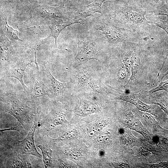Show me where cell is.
Masks as SVG:
<instances>
[{
  "label": "cell",
  "instance_id": "28",
  "mask_svg": "<svg viewBox=\"0 0 168 168\" xmlns=\"http://www.w3.org/2000/svg\"><path fill=\"white\" fill-rule=\"evenodd\" d=\"M80 152L79 150L77 151L75 149H71L66 151L65 153L71 159L76 160L81 156V153Z\"/></svg>",
  "mask_w": 168,
  "mask_h": 168
},
{
  "label": "cell",
  "instance_id": "6",
  "mask_svg": "<svg viewBox=\"0 0 168 168\" xmlns=\"http://www.w3.org/2000/svg\"><path fill=\"white\" fill-rule=\"evenodd\" d=\"M77 44L78 51L75 58L77 61L82 62L91 59L98 60L95 44L93 40L89 39L79 40Z\"/></svg>",
  "mask_w": 168,
  "mask_h": 168
},
{
  "label": "cell",
  "instance_id": "26",
  "mask_svg": "<svg viewBox=\"0 0 168 168\" xmlns=\"http://www.w3.org/2000/svg\"><path fill=\"white\" fill-rule=\"evenodd\" d=\"M162 90L168 92V79L164 82L161 81L160 84L156 87L146 91L148 93L152 94L156 91Z\"/></svg>",
  "mask_w": 168,
  "mask_h": 168
},
{
  "label": "cell",
  "instance_id": "9",
  "mask_svg": "<svg viewBox=\"0 0 168 168\" xmlns=\"http://www.w3.org/2000/svg\"><path fill=\"white\" fill-rule=\"evenodd\" d=\"M0 34V60L6 62L7 65L16 58V53L11 41L4 35Z\"/></svg>",
  "mask_w": 168,
  "mask_h": 168
},
{
  "label": "cell",
  "instance_id": "14",
  "mask_svg": "<svg viewBox=\"0 0 168 168\" xmlns=\"http://www.w3.org/2000/svg\"><path fill=\"white\" fill-rule=\"evenodd\" d=\"M79 99L78 107L73 110L74 113L79 116L84 117L97 112L101 109V106L87 99L79 98Z\"/></svg>",
  "mask_w": 168,
  "mask_h": 168
},
{
  "label": "cell",
  "instance_id": "24",
  "mask_svg": "<svg viewBox=\"0 0 168 168\" xmlns=\"http://www.w3.org/2000/svg\"><path fill=\"white\" fill-rule=\"evenodd\" d=\"M117 79L118 82L121 84H126L128 81L126 70L124 67H120L118 71Z\"/></svg>",
  "mask_w": 168,
  "mask_h": 168
},
{
  "label": "cell",
  "instance_id": "20",
  "mask_svg": "<svg viewBox=\"0 0 168 168\" xmlns=\"http://www.w3.org/2000/svg\"><path fill=\"white\" fill-rule=\"evenodd\" d=\"M154 16L155 17L153 18L154 19L152 21L153 22V24L156 26L158 27L163 29L166 32L168 36V21L167 20L163 21L158 17H157L156 16ZM168 57V49L166 50L165 53V57L163 61V63L159 72H158V74H160Z\"/></svg>",
  "mask_w": 168,
  "mask_h": 168
},
{
  "label": "cell",
  "instance_id": "22",
  "mask_svg": "<svg viewBox=\"0 0 168 168\" xmlns=\"http://www.w3.org/2000/svg\"><path fill=\"white\" fill-rule=\"evenodd\" d=\"M108 123L107 120L100 119L88 127L87 133L91 136L96 135Z\"/></svg>",
  "mask_w": 168,
  "mask_h": 168
},
{
  "label": "cell",
  "instance_id": "32",
  "mask_svg": "<svg viewBox=\"0 0 168 168\" xmlns=\"http://www.w3.org/2000/svg\"><path fill=\"white\" fill-rule=\"evenodd\" d=\"M58 166L60 168H71V166L66 164L63 161L60 160L58 163Z\"/></svg>",
  "mask_w": 168,
  "mask_h": 168
},
{
  "label": "cell",
  "instance_id": "30",
  "mask_svg": "<svg viewBox=\"0 0 168 168\" xmlns=\"http://www.w3.org/2000/svg\"><path fill=\"white\" fill-rule=\"evenodd\" d=\"M24 129L22 126L20 124L14 127H11L8 128H6L4 129H0V132H3L6 131L8 130H15L19 132H21L22 131V130Z\"/></svg>",
  "mask_w": 168,
  "mask_h": 168
},
{
  "label": "cell",
  "instance_id": "8",
  "mask_svg": "<svg viewBox=\"0 0 168 168\" xmlns=\"http://www.w3.org/2000/svg\"><path fill=\"white\" fill-rule=\"evenodd\" d=\"M38 124L35 119L32 127L26 137L20 141L22 144L23 153L41 158L42 155L37 151L35 144L34 135L36 128Z\"/></svg>",
  "mask_w": 168,
  "mask_h": 168
},
{
  "label": "cell",
  "instance_id": "3",
  "mask_svg": "<svg viewBox=\"0 0 168 168\" xmlns=\"http://www.w3.org/2000/svg\"><path fill=\"white\" fill-rule=\"evenodd\" d=\"M102 15L94 21L93 29L101 30L107 42L111 45L122 44L129 41L134 42L141 40L129 30L118 27L111 23L106 16Z\"/></svg>",
  "mask_w": 168,
  "mask_h": 168
},
{
  "label": "cell",
  "instance_id": "7",
  "mask_svg": "<svg viewBox=\"0 0 168 168\" xmlns=\"http://www.w3.org/2000/svg\"><path fill=\"white\" fill-rule=\"evenodd\" d=\"M32 73V82L30 89L27 94L31 98L34 99L51 94L48 88L44 83L39 74V70Z\"/></svg>",
  "mask_w": 168,
  "mask_h": 168
},
{
  "label": "cell",
  "instance_id": "4",
  "mask_svg": "<svg viewBox=\"0 0 168 168\" xmlns=\"http://www.w3.org/2000/svg\"><path fill=\"white\" fill-rule=\"evenodd\" d=\"M40 44L38 42L36 45L20 55L12 63L6 66L3 76L6 77H11L18 80L24 89V91L28 94L30 90L25 85L23 81L24 76L26 68L32 63H34L37 70H39L36 60L37 50Z\"/></svg>",
  "mask_w": 168,
  "mask_h": 168
},
{
  "label": "cell",
  "instance_id": "15",
  "mask_svg": "<svg viewBox=\"0 0 168 168\" xmlns=\"http://www.w3.org/2000/svg\"><path fill=\"white\" fill-rule=\"evenodd\" d=\"M105 0H96L92 3L83 7L74 14V19L80 20L91 16L95 13H102L101 7L103 2Z\"/></svg>",
  "mask_w": 168,
  "mask_h": 168
},
{
  "label": "cell",
  "instance_id": "33",
  "mask_svg": "<svg viewBox=\"0 0 168 168\" xmlns=\"http://www.w3.org/2000/svg\"><path fill=\"white\" fill-rule=\"evenodd\" d=\"M116 166H115L117 167H124L126 166L125 164H124L121 163H116L115 164H114Z\"/></svg>",
  "mask_w": 168,
  "mask_h": 168
},
{
  "label": "cell",
  "instance_id": "2",
  "mask_svg": "<svg viewBox=\"0 0 168 168\" xmlns=\"http://www.w3.org/2000/svg\"><path fill=\"white\" fill-rule=\"evenodd\" d=\"M0 100L4 104L9 105V107L5 109V112L14 117L25 129L31 128L35 116L33 110L19 100L15 93L1 91Z\"/></svg>",
  "mask_w": 168,
  "mask_h": 168
},
{
  "label": "cell",
  "instance_id": "13",
  "mask_svg": "<svg viewBox=\"0 0 168 168\" xmlns=\"http://www.w3.org/2000/svg\"><path fill=\"white\" fill-rule=\"evenodd\" d=\"M8 14L6 9L2 8L0 10V33L4 35L11 40H16L22 42L18 37V31L9 26L7 23Z\"/></svg>",
  "mask_w": 168,
  "mask_h": 168
},
{
  "label": "cell",
  "instance_id": "21",
  "mask_svg": "<svg viewBox=\"0 0 168 168\" xmlns=\"http://www.w3.org/2000/svg\"><path fill=\"white\" fill-rule=\"evenodd\" d=\"M38 147L41 151L44 167L50 166L52 164V150L51 148L43 145H39Z\"/></svg>",
  "mask_w": 168,
  "mask_h": 168
},
{
  "label": "cell",
  "instance_id": "19",
  "mask_svg": "<svg viewBox=\"0 0 168 168\" xmlns=\"http://www.w3.org/2000/svg\"><path fill=\"white\" fill-rule=\"evenodd\" d=\"M76 130L69 128L63 130L58 133V136L56 138H49L53 142H62L71 140L75 138L77 136Z\"/></svg>",
  "mask_w": 168,
  "mask_h": 168
},
{
  "label": "cell",
  "instance_id": "18",
  "mask_svg": "<svg viewBox=\"0 0 168 168\" xmlns=\"http://www.w3.org/2000/svg\"><path fill=\"white\" fill-rule=\"evenodd\" d=\"M49 117L48 123L49 124L48 131L59 125H63L68 123L66 117V114L61 110L51 111Z\"/></svg>",
  "mask_w": 168,
  "mask_h": 168
},
{
  "label": "cell",
  "instance_id": "17",
  "mask_svg": "<svg viewBox=\"0 0 168 168\" xmlns=\"http://www.w3.org/2000/svg\"><path fill=\"white\" fill-rule=\"evenodd\" d=\"M46 68V75L50 81L54 97L62 98L64 92L68 87V83L62 82L57 80L52 75L49 69Z\"/></svg>",
  "mask_w": 168,
  "mask_h": 168
},
{
  "label": "cell",
  "instance_id": "27",
  "mask_svg": "<svg viewBox=\"0 0 168 168\" xmlns=\"http://www.w3.org/2000/svg\"><path fill=\"white\" fill-rule=\"evenodd\" d=\"M88 84L90 87L94 91L98 93L102 92V88L101 84L96 80H92L90 81Z\"/></svg>",
  "mask_w": 168,
  "mask_h": 168
},
{
  "label": "cell",
  "instance_id": "1",
  "mask_svg": "<svg viewBox=\"0 0 168 168\" xmlns=\"http://www.w3.org/2000/svg\"><path fill=\"white\" fill-rule=\"evenodd\" d=\"M148 14L142 7L125 5L110 11L106 15L116 26L129 30L141 40L147 41L154 33V25L146 17Z\"/></svg>",
  "mask_w": 168,
  "mask_h": 168
},
{
  "label": "cell",
  "instance_id": "29",
  "mask_svg": "<svg viewBox=\"0 0 168 168\" xmlns=\"http://www.w3.org/2000/svg\"><path fill=\"white\" fill-rule=\"evenodd\" d=\"M111 134L109 132H105L101 133L97 138V141L99 143L107 142L110 138Z\"/></svg>",
  "mask_w": 168,
  "mask_h": 168
},
{
  "label": "cell",
  "instance_id": "12",
  "mask_svg": "<svg viewBox=\"0 0 168 168\" xmlns=\"http://www.w3.org/2000/svg\"><path fill=\"white\" fill-rule=\"evenodd\" d=\"M134 55L132 64L131 75L126 85L131 84L136 81L138 78L142 69L141 50L139 45L135 43Z\"/></svg>",
  "mask_w": 168,
  "mask_h": 168
},
{
  "label": "cell",
  "instance_id": "16",
  "mask_svg": "<svg viewBox=\"0 0 168 168\" xmlns=\"http://www.w3.org/2000/svg\"><path fill=\"white\" fill-rule=\"evenodd\" d=\"M139 93V95L142 98L147 99L149 102L160 105L161 108L168 113V92L165 91L163 92L155 95L148 93L146 91Z\"/></svg>",
  "mask_w": 168,
  "mask_h": 168
},
{
  "label": "cell",
  "instance_id": "34",
  "mask_svg": "<svg viewBox=\"0 0 168 168\" xmlns=\"http://www.w3.org/2000/svg\"><path fill=\"white\" fill-rule=\"evenodd\" d=\"M168 74V70L162 76L161 78V81L164 77Z\"/></svg>",
  "mask_w": 168,
  "mask_h": 168
},
{
  "label": "cell",
  "instance_id": "11",
  "mask_svg": "<svg viewBox=\"0 0 168 168\" xmlns=\"http://www.w3.org/2000/svg\"><path fill=\"white\" fill-rule=\"evenodd\" d=\"M118 92L117 99L129 102L141 110L149 112L152 111V108L140 100L138 98V93L129 91L127 89L124 91L121 90Z\"/></svg>",
  "mask_w": 168,
  "mask_h": 168
},
{
  "label": "cell",
  "instance_id": "23",
  "mask_svg": "<svg viewBox=\"0 0 168 168\" xmlns=\"http://www.w3.org/2000/svg\"><path fill=\"white\" fill-rule=\"evenodd\" d=\"M152 14L154 16L164 15L168 16V2L166 0L158 4Z\"/></svg>",
  "mask_w": 168,
  "mask_h": 168
},
{
  "label": "cell",
  "instance_id": "10",
  "mask_svg": "<svg viewBox=\"0 0 168 168\" xmlns=\"http://www.w3.org/2000/svg\"><path fill=\"white\" fill-rule=\"evenodd\" d=\"M50 24L49 28L50 30V32L49 35L44 40L45 43L51 37H53L55 39L54 45L57 47V40L58 37L61 32L65 27L76 23H80V21L74 19H69L66 21H63L62 20L59 19L58 21L56 20L55 18L50 20Z\"/></svg>",
  "mask_w": 168,
  "mask_h": 168
},
{
  "label": "cell",
  "instance_id": "25",
  "mask_svg": "<svg viewBox=\"0 0 168 168\" xmlns=\"http://www.w3.org/2000/svg\"><path fill=\"white\" fill-rule=\"evenodd\" d=\"M76 81L79 86L83 85L88 82L89 78L85 72L80 71L76 75Z\"/></svg>",
  "mask_w": 168,
  "mask_h": 168
},
{
  "label": "cell",
  "instance_id": "31",
  "mask_svg": "<svg viewBox=\"0 0 168 168\" xmlns=\"http://www.w3.org/2000/svg\"><path fill=\"white\" fill-rule=\"evenodd\" d=\"M160 0H148L152 3L151 12L152 13L155 9L156 6L158 4L159 1Z\"/></svg>",
  "mask_w": 168,
  "mask_h": 168
},
{
  "label": "cell",
  "instance_id": "5",
  "mask_svg": "<svg viewBox=\"0 0 168 168\" xmlns=\"http://www.w3.org/2000/svg\"><path fill=\"white\" fill-rule=\"evenodd\" d=\"M31 16L50 20L56 18L70 19V15L64 5L63 2L57 7L33 3L29 8Z\"/></svg>",
  "mask_w": 168,
  "mask_h": 168
}]
</instances>
